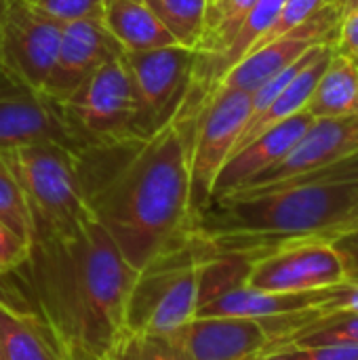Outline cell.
Masks as SVG:
<instances>
[{
  "instance_id": "6da1fadb",
  "label": "cell",
  "mask_w": 358,
  "mask_h": 360,
  "mask_svg": "<svg viewBox=\"0 0 358 360\" xmlns=\"http://www.w3.org/2000/svg\"><path fill=\"white\" fill-rule=\"evenodd\" d=\"M192 129L194 122L173 118L146 139L80 154L91 213L135 270L186 240L196 226Z\"/></svg>"
},
{
  "instance_id": "7a4b0ae2",
  "label": "cell",
  "mask_w": 358,
  "mask_h": 360,
  "mask_svg": "<svg viewBox=\"0 0 358 360\" xmlns=\"http://www.w3.org/2000/svg\"><path fill=\"white\" fill-rule=\"evenodd\" d=\"M19 270L57 346L99 360L122 333L137 270L97 219L72 234L36 236Z\"/></svg>"
},
{
  "instance_id": "3957f363",
  "label": "cell",
  "mask_w": 358,
  "mask_h": 360,
  "mask_svg": "<svg viewBox=\"0 0 358 360\" xmlns=\"http://www.w3.org/2000/svg\"><path fill=\"white\" fill-rule=\"evenodd\" d=\"M213 253L205 236L192 234L137 270L127 302L124 329L171 335L196 316L203 266Z\"/></svg>"
},
{
  "instance_id": "277c9868",
  "label": "cell",
  "mask_w": 358,
  "mask_h": 360,
  "mask_svg": "<svg viewBox=\"0 0 358 360\" xmlns=\"http://www.w3.org/2000/svg\"><path fill=\"white\" fill-rule=\"evenodd\" d=\"M34 217L36 236H63L93 217L80 154L57 143H32L2 150Z\"/></svg>"
},
{
  "instance_id": "5b68a950",
  "label": "cell",
  "mask_w": 358,
  "mask_h": 360,
  "mask_svg": "<svg viewBox=\"0 0 358 360\" xmlns=\"http://www.w3.org/2000/svg\"><path fill=\"white\" fill-rule=\"evenodd\" d=\"M61 110L84 146L112 148L146 139L141 103L122 51L103 61L63 103Z\"/></svg>"
},
{
  "instance_id": "8992f818",
  "label": "cell",
  "mask_w": 358,
  "mask_h": 360,
  "mask_svg": "<svg viewBox=\"0 0 358 360\" xmlns=\"http://www.w3.org/2000/svg\"><path fill=\"white\" fill-rule=\"evenodd\" d=\"M251 116V93L217 89L198 112L190 143L192 207L196 215L209 205L215 179Z\"/></svg>"
},
{
  "instance_id": "52a82bcc",
  "label": "cell",
  "mask_w": 358,
  "mask_h": 360,
  "mask_svg": "<svg viewBox=\"0 0 358 360\" xmlns=\"http://www.w3.org/2000/svg\"><path fill=\"white\" fill-rule=\"evenodd\" d=\"M61 23L38 15L21 0H6L0 23L2 74L30 91L46 95L57 63Z\"/></svg>"
},
{
  "instance_id": "ba28073f",
  "label": "cell",
  "mask_w": 358,
  "mask_h": 360,
  "mask_svg": "<svg viewBox=\"0 0 358 360\" xmlns=\"http://www.w3.org/2000/svg\"><path fill=\"white\" fill-rule=\"evenodd\" d=\"M135 84L148 137L169 124L181 110L192 84L196 49L169 44L150 51H122Z\"/></svg>"
},
{
  "instance_id": "9c48e42d",
  "label": "cell",
  "mask_w": 358,
  "mask_h": 360,
  "mask_svg": "<svg viewBox=\"0 0 358 360\" xmlns=\"http://www.w3.org/2000/svg\"><path fill=\"white\" fill-rule=\"evenodd\" d=\"M344 17V0H329L319 13H314L306 23L287 32L285 36L249 51L238 59L217 82V89L253 93L264 82L293 65L312 46L335 42L338 27Z\"/></svg>"
},
{
  "instance_id": "30bf717a",
  "label": "cell",
  "mask_w": 358,
  "mask_h": 360,
  "mask_svg": "<svg viewBox=\"0 0 358 360\" xmlns=\"http://www.w3.org/2000/svg\"><path fill=\"white\" fill-rule=\"evenodd\" d=\"M245 285L270 293L319 291L344 285V266L331 243H289L251 259Z\"/></svg>"
},
{
  "instance_id": "8fae6325",
  "label": "cell",
  "mask_w": 358,
  "mask_h": 360,
  "mask_svg": "<svg viewBox=\"0 0 358 360\" xmlns=\"http://www.w3.org/2000/svg\"><path fill=\"white\" fill-rule=\"evenodd\" d=\"M32 143H57L78 154L84 146L72 131L59 103L0 78V152Z\"/></svg>"
},
{
  "instance_id": "7c38bea8",
  "label": "cell",
  "mask_w": 358,
  "mask_h": 360,
  "mask_svg": "<svg viewBox=\"0 0 358 360\" xmlns=\"http://www.w3.org/2000/svg\"><path fill=\"white\" fill-rule=\"evenodd\" d=\"M186 360H255L270 348L264 321L194 316L169 335Z\"/></svg>"
},
{
  "instance_id": "4fadbf2b",
  "label": "cell",
  "mask_w": 358,
  "mask_h": 360,
  "mask_svg": "<svg viewBox=\"0 0 358 360\" xmlns=\"http://www.w3.org/2000/svg\"><path fill=\"white\" fill-rule=\"evenodd\" d=\"M354 154H358V116L314 118L283 160H279L274 167H270L243 188L272 186L304 175L308 171L335 165Z\"/></svg>"
},
{
  "instance_id": "5bb4252c",
  "label": "cell",
  "mask_w": 358,
  "mask_h": 360,
  "mask_svg": "<svg viewBox=\"0 0 358 360\" xmlns=\"http://www.w3.org/2000/svg\"><path fill=\"white\" fill-rule=\"evenodd\" d=\"M122 51L101 19H76L61 23L57 63L46 86V97L63 103L103 61Z\"/></svg>"
},
{
  "instance_id": "9a60e30c",
  "label": "cell",
  "mask_w": 358,
  "mask_h": 360,
  "mask_svg": "<svg viewBox=\"0 0 358 360\" xmlns=\"http://www.w3.org/2000/svg\"><path fill=\"white\" fill-rule=\"evenodd\" d=\"M312 120L314 118L304 110V112L274 124L272 129L264 131L262 135H257L255 139L245 143L241 150H236L224 162V167L215 179L211 200L243 188L245 184H249L251 179H255L257 175H262L264 171L274 167L279 160H283L287 156V152L298 143V139L306 133V129L312 124Z\"/></svg>"
},
{
  "instance_id": "2e32d148",
  "label": "cell",
  "mask_w": 358,
  "mask_h": 360,
  "mask_svg": "<svg viewBox=\"0 0 358 360\" xmlns=\"http://www.w3.org/2000/svg\"><path fill=\"white\" fill-rule=\"evenodd\" d=\"M333 291L335 287L306 291V293H270V291L251 289L247 285H238L198 306L196 316H241V319L264 321V319L319 308Z\"/></svg>"
},
{
  "instance_id": "e0dca14e",
  "label": "cell",
  "mask_w": 358,
  "mask_h": 360,
  "mask_svg": "<svg viewBox=\"0 0 358 360\" xmlns=\"http://www.w3.org/2000/svg\"><path fill=\"white\" fill-rule=\"evenodd\" d=\"M283 338L268 348H312V346H333V344H354L358 346V314L350 312H329L323 314L319 308L304 312H291L281 319ZM264 352V354H266Z\"/></svg>"
},
{
  "instance_id": "ac0fdd59",
  "label": "cell",
  "mask_w": 358,
  "mask_h": 360,
  "mask_svg": "<svg viewBox=\"0 0 358 360\" xmlns=\"http://www.w3.org/2000/svg\"><path fill=\"white\" fill-rule=\"evenodd\" d=\"M101 21L122 51H150L177 44L141 0H103Z\"/></svg>"
},
{
  "instance_id": "d6986e66",
  "label": "cell",
  "mask_w": 358,
  "mask_h": 360,
  "mask_svg": "<svg viewBox=\"0 0 358 360\" xmlns=\"http://www.w3.org/2000/svg\"><path fill=\"white\" fill-rule=\"evenodd\" d=\"M2 360H59V348L34 312H21L0 297Z\"/></svg>"
},
{
  "instance_id": "ffe728a7",
  "label": "cell",
  "mask_w": 358,
  "mask_h": 360,
  "mask_svg": "<svg viewBox=\"0 0 358 360\" xmlns=\"http://www.w3.org/2000/svg\"><path fill=\"white\" fill-rule=\"evenodd\" d=\"M312 118L358 116V68L344 55L331 53L306 105Z\"/></svg>"
},
{
  "instance_id": "44dd1931",
  "label": "cell",
  "mask_w": 358,
  "mask_h": 360,
  "mask_svg": "<svg viewBox=\"0 0 358 360\" xmlns=\"http://www.w3.org/2000/svg\"><path fill=\"white\" fill-rule=\"evenodd\" d=\"M165 30L186 49H198L205 36V0H141Z\"/></svg>"
},
{
  "instance_id": "7402d4cb",
  "label": "cell",
  "mask_w": 358,
  "mask_h": 360,
  "mask_svg": "<svg viewBox=\"0 0 358 360\" xmlns=\"http://www.w3.org/2000/svg\"><path fill=\"white\" fill-rule=\"evenodd\" d=\"M0 221L8 226L15 234H19L25 243L30 245L34 243L36 226L27 198L2 152H0Z\"/></svg>"
},
{
  "instance_id": "603a6c76",
  "label": "cell",
  "mask_w": 358,
  "mask_h": 360,
  "mask_svg": "<svg viewBox=\"0 0 358 360\" xmlns=\"http://www.w3.org/2000/svg\"><path fill=\"white\" fill-rule=\"evenodd\" d=\"M99 360H186L169 335H148L122 329Z\"/></svg>"
},
{
  "instance_id": "cb8c5ba5",
  "label": "cell",
  "mask_w": 358,
  "mask_h": 360,
  "mask_svg": "<svg viewBox=\"0 0 358 360\" xmlns=\"http://www.w3.org/2000/svg\"><path fill=\"white\" fill-rule=\"evenodd\" d=\"M32 11L57 23L76 19H101L103 0H21Z\"/></svg>"
},
{
  "instance_id": "d4e9b609",
  "label": "cell",
  "mask_w": 358,
  "mask_h": 360,
  "mask_svg": "<svg viewBox=\"0 0 358 360\" xmlns=\"http://www.w3.org/2000/svg\"><path fill=\"white\" fill-rule=\"evenodd\" d=\"M30 247V243H25L19 234L0 221V276L17 272L25 264Z\"/></svg>"
},
{
  "instance_id": "484cf974",
  "label": "cell",
  "mask_w": 358,
  "mask_h": 360,
  "mask_svg": "<svg viewBox=\"0 0 358 360\" xmlns=\"http://www.w3.org/2000/svg\"><path fill=\"white\" fill-rule=\"evenodd\" d=\"M333 49H335V53L348 57L358 68V8L342 17Z\"/></svg>"
},
{
  "instance_id": "4316f807",
  "label": "cell",
  "mask_w": 358,
  "mask_h": 360,
  "mask_svg": "<svg viewBox=\"0 0 358 360\" xmlns=\"http://www.w3.org/2000/svg\"><path fill=\"white\" fill-rule=\"evenodd\" d=\"M331 247L342 259L344 266V283L358 285V232L344 234L335 240H331Z\"/></svg>"
},
{
  "instance_id": "83f0119b",
  "label": "cell",
  "mask_w": 358,
  "mask_h": 360,
  "mask_svg": "<svg viewBox=\"0 0 358 360\" xmlns=\"http://www.w3.org/2000/svg\"><path fill=\"white\" fill-rule=\"evenodd\" d=\"M289 350L293 352V360H358V346L354 344L289 348Z\"/></svg>"
},
{
  "instance_id": "f1b7e54d",
  "label": "cell",
  "mask_w": 358,
  "mask_h": 360,
  "mask_svg": "<svg viewBox=\"0 0 358 360\" xmlns=\"http://www.w3.org/2000/svg\"><path fill=\"white\" fill-rule=\"evenodd\" d=\"M352 232H358V202L342 217V219H338L331 228H327L323 234H321V243H331V240H335V238H340V236H344V234H352Z\"/></svg>"
},
{
  "instance_id": "f546056e",
  "label": "cell",
  "mask_w": 358,
  "mask_h": 360,
  "mask_svg": "<svg viewBox=\"0 0 358 360\" xmlns=\"http://www.w3.org/2000/svg\"><path fill=\"white\" fill-rule=\"evenodd\" d=\"M59 348V360H97L76 348H68V346H57Z\"/></svg>"
},
{
  "instance_id": "4dcf8cb0",
  "label": "cell",
  "mask_w": 358,
  "mask_h": 360,
  "mask_svg": "<svg viewBox=\"0 0 358 360\" xmlns=\"http://www.w3.org/2000/svg\"><path fill=\"white\" fill-rule=\"evenodd\" d=\"M358 0H344V15L350 13V11H357Z\"/></svg>"
},
{
  "instance_id": "1f68e13d",
  "label": "cell",
  "mask_w": 358,
  "mask_h": 360,
  "mask_svg": "<svg viewBox=\"0 0 358 360\" xmlns=\"http://www.w3.org/2000/svg\"><path fill=\"white\" fill-rule=\"evenodd\" d=\"M4 8H6V0H0V23H2V15H4ZM2 68H0V78H2Z\"/></svg>"
},
{
  "instance_id": "d6a6232c",
  "label": "cell",
  "mask_w": 358,
  "mask_h": 360,
  "mask_svg": "<svg viewBox=\"0 0 358 360\" xmlns=\"http://www.w3.org/2000/svg\"><path fill=\"white\" fill-rule=\"evenodd\" d=\"M205 2H207V6H211V4H215L217 0H205Z\"/></svg>"
}]
</instances>
